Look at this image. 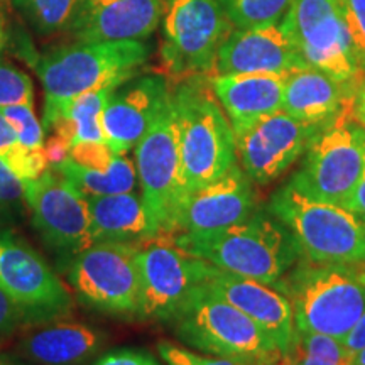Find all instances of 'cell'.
<instances>
[{
  "label": "cell",
  "instance_id": "6da1fadb",
  "mask_svg": "<svg viewBox=\"0 0 365 365\" xmlns=\"http://www.w3.org/2000/svg\"><path fill=\"white\" fill-rule=\"evenodd\" d=\"M182 249L223 272L276 286L301 259L291 232L271 212H255L215 234H176Z\"/></svg>",
  "mask_w": 365,
  "mask_h": 365
},
{
  "label": "cell",
  "instance_id": "7a4b0ae2",
  "mask_svg": "<svg viewBox=\"0 0 365 365\" xmlns=\"http://www.w3.org/2000/svg\"><path fill=\"white\" fill-rule=\"evenodd\" d=\"M276 287L291 301L296 331L344 340L365 309V266L317 264L301 257Z\"/></svg>",
  "mask_w": 365,
  "mask_h": 365
},
{
  "label": "cell",
  "instance_id": "3957f363",
  "mask_svg": "<svg viewBox=\"0 0 365 365\" xmlns=\"http://www.w3.org/2000/svg\"><path fill=\"white\" fill-rule=\"evenodd\" d=\"M180 130L185 196L218 180L239 163L235 134L208 76L180 81L173 91ZM185 200V198H182Z\"/></svg>",
  "mask_w": 365,
  "mask_h": 365
},
{
  "label": "cell",
  "instance_id": "277c9868",
  "mask_svg": "<svg viewBox=\"0 0 365 365\" xmlns=\"http://www.w3.org/2000/svg\"><path fill=\"white\" fill-rule=\"evenodd\" d=\"M269 212L291 232L307 261L365 266V220L349 208L313 198L287 181L272 195Z\"/></svg>",
  "mask_w": 365,
  "mask_h": 365
},
{
  "label": "cell",
  "instance_id": "5b68a950",
  "mask_svg": "<svg viewBox=\"0 0 365 365\" xmlns=\"http://www.w3.org/2000/svg\"><path fill=\"white\" fill-rule=\"evenodd\" d=\"M176 339L198 352L242 365H276L281 350L261 328L200 284L171 319Z\"/></svg>",
  "mask_w": 365,
  "mask_h": 365
},
{
  "label": "cell",
  "instance_id": "8992f818",
  "mask_svg": "<svg viewBox=\"0 0 365 365\" xmlns=\"http://www.w3.org/2000/svg\"><path fill=\"white\" fill-rule=\"evenodd\" d=\"M143 41H78L53 49L36 65L44 88V107H51L100 88H115L134 78L148 61Z\"/></svg>",
  "mask_w": 365,
  "mask_h": 365
},
{
  "label": "cell",
  "instance_id": "52a82bcc",
  "mask_svg": "<svg viewBox=\"0 0 365 365\" xmlns=\"http://www.w3.org/2000/svg\"><path fill=\"white\" fill-rule=\"evenodd\" d=\"M365 166V129L354 115V102L319 127L304 150L301 170L289 182L313 198L344 203Z\"/></svg>",
  "mask_w": 365,
  "mask_h": 365
},
{
  "label": "cell",
  "instance_id": "ba28073f",
  "mask_svg": "<svg viewBox=\"0 0 365 365\" xmlns=\"http://www.w3.org/2000/svg\"><path fill=\"white\" fill-rule=\"evenodd\" d=\"M220 0H164L161 58L173 78L212 76L217 53L234 31Z\"/></svg>",
  "mask_w": 365,
  "mask_h": 365
},
{
  "label": "cell",
  "instance_id": "9c48e42d",
  "mask_svg": "<svg viewBox=\"0 0 365 365\" xmlns=\"http://www.w3.org/2000/svg\"><path fill=\"white\" fill-rule=\"evenodd\" d=\"M135 261L137 318L144 322H171L212 269V264L182 249L173 232H159L137 242Z\"/></svg>",
  "mask_w": 365,
  "mask_h": 365
},
{
  "label": "cell",
  "instance_id": "30bf717a",
  "mask_svg": "<svg viewBox=\"0 0 365 365\" xmlns=\"http://www.w3.org/2000/svg\"><path fill=\"white\" fill-rule=\"evenodd\" d=\"M134 149L140 196L154 232L175 234L185 188L180 130L173 103V91L161 112L158 113L156 120Z\"/></svg>",
  "mask_w": 365,
  "mask_h": 365
},
{
  "label": "cell",
  "instance_id": "8fae6325",
  "mask_svg": "<svg viewBox=\"0 0 365 365\" xmlns=\"http://www.w3.org/2000/svg\"><path fill=\"white\" fill-rule=\"evenodd\" d=\"M0 289L19 309L26 327L66 319L75 307L61 277L11 228H0Z\"/></svg>",
  "mask_w": 365,
  "mask_h": 365
},
{
  "label": "cell",
  "instance_id": "7c38bea8",
  "mask_svg": "<svg viewBox=\"0 0 365 365\" xmlns=\"http://www.w3.org/2000/svg\"><path fill=\"white\" fill-rule=\"evenodd\" d=\"M137 244L93 242L66 259V279L85 307L117 317H137Z\"/></svg>",
  "mask_w": 365,
  "mask_h": 365
},
{
  "label": "cell",
  "instance_id": "4fadbf2b",
  "mask_svg": "<svg viewBox=\"0 0 365 365\" xmlns=\"http://www.w3.org/2000/svg\"><path fill=\"white\" fill-rule=\"evenodd\" d=\"M282 24L293 36L308 66L354 86L357 91L364 76L340 0H293Z\"/></svg>",
  "mask_w": 365,
  "mask_h": 365
},
{
  "label": "cell",
  "instance_id": "5bb4252c",
  "mask_svg": "<svg viewBox=\"0 0 365 365\" xmlns=\"http://www.w3.org/2000/svg\"><path fill=\"white\" fill-rule=\"evenodd\" d=\"M22 186L33 225L49 249L68 259L93 244L86 196L68 178L51 168Z\"/></svg>",
  "mask_w": 365,
  "mask_h": 365
},
{
  "label": "cell",
  "instance_id": "9a60e30c",
  "mask_svg": "<svg viewBox=\"0 0 365 365\" xmlns=\"http://www.w3.org/2000/svg\"><path fill=\"white\" fill-rule=\"evenodd\" d=\"M319 127L284 110L269 113L235 130L237 159L257 185H269L303 156Z\"/></svg>",
  "mask_w": 365,
  "mask_h": 365
},
{
  "label": "cell",
  "instance_id": "2e32d148",
  "mask_svg": "<svg viewBox=\"0 0 365 365\" xmlns=\"http://www.w3.org/2000/svg\"><path fill=\"white\" fill-rule=\"evenodd\" d=\"M254 212L252 181L237 163L218 180L185 196L178 212L175 234H215L244 222Z\"/></svg>",
  "mask_w": 365,
  "mask_h": 365
},
{
  "label": "cell",
  "instance_id": "e0dca14e",
  "mask_svg": "<svg viewBox=\"0 0 365 365\" xmlns=\"http://www.w3.org/2000/svg\"><path fill=\"white\" fill-rule=\"evenodd\" d=\"M170 97L168 81L159 75L130 78L113 88L102 113L105 144L115 154L134 149Z\"/></svg>",
  "mask_w": 365,
  "mask_h": 365
},
{
  "label": "cell",
  "instance_id": "ac0fdd59",
  "mask_svg": "<svg viewBox=\"0 0 365 365\" xmlns=\"http://www.w3.org/2000/svg\"><path fill=\"white\" fill-rule=\"evenodd\" d=\"M202 284L247 314L277 345L282 357L289 352L296 335L294 313L291 301L276 286L234 276L215 266L210 269Z\"/></svg>",
  "mask_w": 365,
  "mask_h": 365
},
{
  "label": "cell",
  "instance_id": "d6986e66",
  "mask_svg": "<svg viewBox=\"0 0 365 365\" xmlns=\"http://www.w3.org/2000/svg\"><path fill=\"white\" fill-rule=\"evenodd\" d=\"M308 66L293 36L282 24L234 29L217 53L213 75L232 73H289Z\"/></svg>",
  "mask_w": 365,
  "mask_h": 365
},
{
  "label": "cell",
  "instance_id": "ffe728a7",
  "mask_svg": "<svg viewBox=\"0 0 365 365\" xmlns=\"http://www.w3.org/2000/svg\"><path fill=\"white\" fill-rule=\"evenodd\" d=\"M164 0H85L71 31L78 41H144L163 21Z\"/></svg>",
  "mask_w": 365,
  "mask_h": 365
},
{
  "label": "cell",
  "instance_id": "44dd1931",
  "mask_svg": "<svg viewBox=\"0 0 365 365\" xmlns=\"http://www.w3.org/2000/svg\"><path fill=\"white\" fill-rule=\"evenodd\" d=\"M107 344V335L81 322L58 319L22 336L17 350L38 365H88Z\"/></svg>",
  "mask_w": 365,
  "mask_h": 365
},
{
  "label": "cell",
  "instance_id": "7402d4cb",
  "mask_svg": "<svg viewBox=\"0 0 365 365\" xmlns=\"http://www.w3.org/2000/svg\"><path fill=\"white\" fill-rule=\"evenodd\" d=\"M286 76L287 73H232L212 75L208 81L235 132L282 110Z\"/></svg>",
  "mask_w": 365,
  "mask_h": 365
},
{
  "label": "cell",
  "instance_id": "603a6c76",
  "mask_svg": "<svg viewBox=\"0 0 365 365\" xmlns=\"http://www.w3.org/2000/svg\"><path fill=\"white\" fill-rule=\"evenodd\" d=\"M354 98V86L341 83L317 68L301 66L287 73L282 110L307 124L325 125Z\"/></svg>",
  "mask_w": 365,
  "mask_h": 365
},
{
  "label": "cell",
  "instance_id": "cb8c5ba5",
  "mask_svg": "<svg viewBox=\"0 0 365 365\" xmlns=\"http://www.w3.org/2000/svg\"><path fill=\"white\" fill-rule=\"evenodd\" d=\"M93 242H137L156 235L143 196L134 193L86 196Z\"/></svg>",
  "mask_w": 365,
  "mask_h": 365
},
{
  "label": "cell",
  "instance_id": "d4e9b609",
  "mask_svg": "<svg viewBox=\"0 0 365 365\" xmlns=\"http://www.w3.org/2000/svg\"><path fill=\"white\" fill-rule=\"evenodd\" d=\"M112 91L113 88H100L68 100V102L44 107V132L63 137L70 145L80 143H105L102 113Z\"/></svg>",
  "mask_w": 365,
  "mask_h": 365
},
{
  "label": "cell",
  "instance_id": "484cf974",
  "mask_svg": "<svg viewBox=\"0 0 365 365\" xmlns=\"http://www.w3.org/2000/svg\"><path fill=\"white\" fill-rule=\"evenodd\" d=\"M53 170L68 178L85 196L130 193L135 191L139 182L135 164L127 158V154H115L108 170L105 171L86 170L73 163L70 158Z\"/></svg>",
  "mask_w": 365,
  "mask_h": 365
},
{
  "label": "cell",
  "instance_id": "4316f807",
  "mask_svg": "<svg viewBox=\"0 0 365 365\" xmlns=\"http://www.w3.org/2000/svg\"><path fill=\"white\" fill-rule=\"evenodd\" d=\"M287 365H354L352 355L339 339L322 333L296 331L291 350L282 357Z\"/></svg>",
  "mask_w": 365,
  "mask_h": 365
},
{
  "label": "cell",
  "instance_id": "83f0119b",
  "mask_svg": "<svg viewBox=\"0 0 365 365\" xmlns=\"http://www.w3.org/2000/svg\"><path fill=\"white\" fill-rule=\"evenodd\" d=\"M39 34L71 29L85 0H14Z\"/></svg>",
  "mask_w": 365,
  "mask_h": 365
},
{
  "label": "cell",
  "instance_id": "f1b7e54d",
  "mask_svg": "<svg viewBox=\"0 0 365 365\" xmlns=\"http://www.w3.org/2000/svg\"><path fill=\"white\" fill-rule=\"evenodd\" d=\"M235 29L281 24L293 0H220Z\"/></svg>",
  "mask_w": 365,
  "mask_h": 365
},
{
  "label": "cell",
  "instance_id": "f546056e",
  "mask_svg": "<svg viewBox=\"0 0 365 365\" xmlns=\"http://www.w3.org/2000/svg\"><path fill=\"white\" fill-rule=\"evenodd\" d=\"M4 117L16 132L17 140L26 150H44L46 132L43 122L36 117L34 105H11L0 108Z\"/></svg>",
  "mask_w": 365,
  "mask_h": 365
},
{
  "label": "cell",
  "instance_id": "4dcf8cb0",
  "mask_svg": "<svg viewBox=\"0 0 365 365\" xmlns=\"http://www.w3.org/2000/svg\"><path fill=\"white\" fill-rule=\"evenodd\" d=\"M24 103L34 105L33 80L11 63L0 61V108Z\"/></svg>",
  "mask_w": 365,
  "mask_h": 365
},
{
  "label": "cell",
  "instance_id": "1f68e13d",
  "mask_svg": "<svg viewBox=\"0 0 365 365\" xmlns=\"http://www.w3.org/2000/svg\"><path fill=\"white\" fill-rule=\"evenodd\" d=\"M24 186L0 158V228H7L24 213Z\"/></svg>",
  "mask_w": 365,
  "mask_h": 365
},
{
  "label": "cell",
  "instance_id": "d6a6232c",
  "mask_svg": "<svg viewBox=\"0 0 365 365\" xmlns=\"http://www.w3.org/2000/svg\"><path fill=\"white\" fill-rule=\"evenodd\" d=\"M341 12L365 80V0H340Z\"/></svg>",
  "mask_w": 365,
  "mask_h": 365
},
{
  "label": "cell",
  "instance_id": "836d02e7",
  "mask_svg": "<svg viewBox=\"0 0 365 365\" xmlns=\"http://www.w3.org/2000/svg\"><path fill=\"white\" fill-rule=\"evenodd\" d=\"M158 352L166 365H242L234 360L222 357H208V355H200L186 346L171 344V341H159Z\"/></svg>",
  "mask_w": 365,
  "mask_h": 365
},
{
  "label": "cell",
  "instance_id": "e575fe53",
  "mask_svg": "<svg viewBox=\"0 0 365 365\" xmlns=\"http://www.w3.org/2000/svg\"><path fill=\"white\" fill-rule=\"evenodd\" d=\"M115 153L105 143H80L71 145L70 159L81 168L93 171H105L110 166Z\"/></svg>",
  "mask_w": 365,
  "mask_h": 365
},
{
  "label": "cell",
  "instance_id": "d590c367",
  "mask_svg": "<svg viewBox=\"0 0 365 365\" xmlns=\"http://www.w3.org/2000/svg\"><path fill=\"white\" fill-rule=\"evenodd\" d=\"M93 365H159V362L144 350L118 349L102 355Z\"/></svg>",
  "mask_w": 365,
  "mask_h": 365
},
{
  "label": "cell",
  "instance_id": "8d00e7d4",
  "mask_svg": "<svg viewBox=\"0 0 365 365\" xmlns=\"http://www.w3.org/2000/svg\"><path fill=\"white\" fill-rule=\"evenodd\" d=\"M22 327H26V322L19 309L14 307L12 301L0 289V344L11 339Z\"/></svg>",
  "mask_w": 365,
  "mask_h": 365
},
{
  "label": "cell",
  "instance_id": "74e56055",
  "mask_svg": "<svg viewBox=\"0 0 365 365\" xmlns=\"http://www.w3.org/2000/svg\"><path fill=\"white\" fill-rule=\"evenodd\" d=\"M70 150L71 145L68 144L63 137H59L56 134H51L44 140V154L46 159H48V164L51 168H56L58 164L66 161V159L70 158Z\"/></svg>",
  "mask_w": 365,
  "mask_h": 365
},
{
  "label": "cell",
  "instance_id": "f35d334b",
  "mask_svg": "<svg viewBox=\"0 0 365 365\" xmlns=\"http://www.w3.org/2000/svg\"><path fill=\"white\" fill-rule=\"evenodd\" d=\"M341 207L349 208L350 212H354L355 215H359L365 220V166L357 185H355V188L350 191V195L344 200Z\"/></svg>",
  "mask_w": 365,
  "mask_h": 365
},
{
  "label": "cell",
  "instance_id": "ab89813d",
  "mask_svg": "<svg viewBox=\"0 0 365 365\" xmlns=\"http://www.w3.org/2000/svg\"><path fill=\"white\" fill-rule=\"evenodd\" d=\"M341 344H344L345 350L350 355L357 354L359 350L365 349V309H364L362 317H360V319L357 322V325H355L352 330L346 333V336L341 340Z\"/></svg>",
  "mask_w": 365,
  "mask_h": 365
},
{
  "label": "cell",
  "instance_id": "60d3db41",
  "mask_svg": "<svg viewBox=\"0 0 365 365\" xmlns=\"http://www.w3.org/2000/svg\"><path fill=\"white\" fill-rule=\"evenodd\" d=\"M354 115L365 129V80L359 85L354 98Z\"/></svg>",
  "mask_w": 365,
  "mask_h": 365
},
{
  "label": "cell",
  "instance_id": "b9f144b4",
  "mask_svg": "<svg viewBox=\"0 0 365 365\" xmlns=\"http://www.w3.org/2000/svg\"><path fill=\"white\" fill-rule=\"evenodd\" d=\"M0 365H27V364L22 362L21 359L14 357V355L0 352Z\"/></svg>",
  "mask_w": 365,
  "mask_h": 365
},
{
  "label": "cell",
  "instance_id": "7bdbcfd3",
  "mask_svg": "<svg viewBox=\"0 0 365 365\" xmlns=\"http://www.w3.org/2000/svg\"><path fill=\"white\" fill-rule=\"evenodd\" d=\"M6 43H7L6 21H4V16H2V12H0V53H2V49L6 48Z\"/></svg>",
  "mask_w": 365,
  "mask_h": 365
},
{
  "label": "cell",
  "instance_id": "ee69618b",
  "mask_svg": "<svg viewBox=\"0 0 365 365\" xmlns=\"http://www.w3.org/2000/svg\"><path fill=\"white\" fill-rule=\"evenodd\" d=\"M352 360H354V365H365V349L359 350L357 354H354Z\"/></svg>",
  "mask_w": 365,
  "mask_h": 365
}]
</instances>
